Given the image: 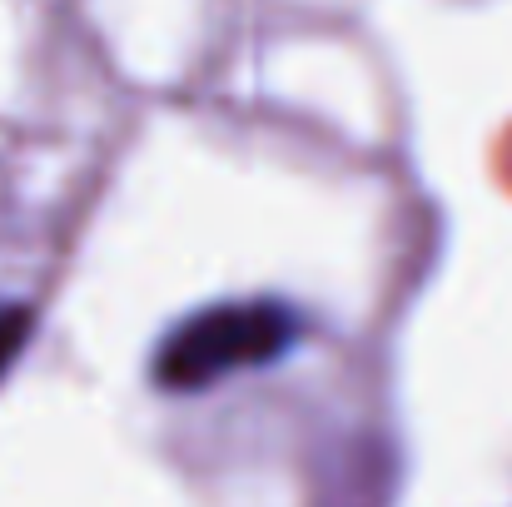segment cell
<instances>
[{
	"label": "cell",
	"instance_id": "obj_1",
	"mask_svg": "<svg viewBox=\"0 0 512 507\" xmlns=\"http://www.w3.org/2000/svg\"><path fill=\"white\" fill-rule=\"evenodd\" d=\"M299 338V314L274 299H234L189 314L155 348V383L174 393L209 388L239 368H264Z\"/></svg>",
	"mask_w": 512,
	"mask_h": 507
},
{
	"label": "cell",
	"instance_id": "obj_2",
	"mask_svg": "<svg viewBox=\"0 0 512 507\" xmlns=\"http://www.w3.org/2000/svg\"><path fill=\"white\" fill-rule=\"evenodd\" d=\"M30 324H35L30 304H0V378H5V368L20 358V348H25V338H30Z\"/></svg>",
	"mask_w": 512,
	"mask_h": 507
}]
</instances>
